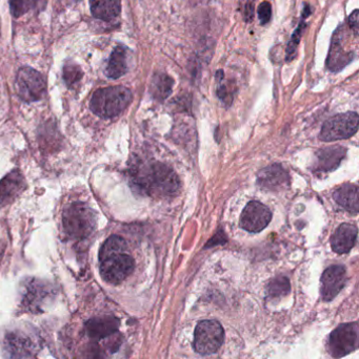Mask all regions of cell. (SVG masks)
<instances>
[{"mask_svg":"<svg viewBox=\"0 0 359 359\" xmlns=\"http://www.w3.org/2000/svg\"><path fill=\"white\" fill-rule=\"evenodd\" d=\"M35 343L21 332L8 333L4 339V352L8 359L29 358L35 352Z\"/></svg>","mask_w":359,"mask_h":359,"instance_id":"cell-13","label":"cell"},{"mask_svg":"<svg viewBox=\"0 0 359 359\" xmlns=\"http://www.w3.org/2000/svg\"><path fill=\"white\" fill-rule=\"evenodd\" d=\"M46 4L48 0H10L11 13L18 18L30 11H44Z\"/></svg>","mask_w":359,"mask_h":359,"instance_id":"cell-23","label":"cell"},{"mask_svg":"<svg viewBox=\"0 0 359 359\" xmlns=\"http://www.w3.org/2000/svg\"><path fill=\"white\" fill-rule=\"evenodd\" d=\"M358 128V115L356 113H346L329 119L324 124L320 133V140H343L356 134Z\"/></svg>","mask_w":359,"mask_h":359,"instance_id":"cell-8","label":"cell"},{"mask_svg":"<svg viewBox=\"0 0 359 359\" xmlns=\"http://www.w3.org/2000/svg\"><path fill=\"white\" fill-rule=\"evenodd\" d=\"M130 181L137 191L157 198H173L181 188L176 172L160 162L137 164L130 170Z\"/></svg>","mask_w":359,"mask_h":359,"instance_id":"cell-1","label":"cell"},{"mask_svg":"<svg viewBox=\"0 0 359 359\" xmlns=\"http://www.w3.org/2000/svg\"><path fill=\"white\" fill-rule=\"evenodd\" d=\"M54 297L55 290L52 285L44 280L31 278L25 280L23 284L21 303L27 311L38 313L44 311L46 305H48Z\"/></svg>","mask_w":359,"mask_h":359,"instance_id":"cell-6","label":"cell"},{"mask_svg":"<svg viewBox=\"0 0 359 359\" xmlns=\"http://www.w3.org/2000/svg\"><path fill=\"white\" fill-rule=\"evenodd\" d=\"M348 29L345 25H339L335 33L333 34L331 42L330 52L327 59V67L331 72H339L353 61L355 52L353 50H347Z\"/></svg>","mask_w":359,"mask_h":359,"instance_id":"cell-9","label":"cell"},{"mask_svg":"<svg viewBox=\"0 0 359 359\" xmlns=\"http://www.w3.org/2000/svg\"><path fill=\"white\" fill-rule=\"evenodd\" d=\"M242 14H244L246 22H251L253 20L254 18V0H246Z\"/></svg>","mask_w":359,"mask_h":359,"instance_id":"cell-28","label":"cell"},{"mask_svg":"<svg viewBox=\"0 0 359 359\" xmlns=\"http://www.w3.org/2000/svg\"><path fill=\"white\" fill-rule=\"evenodd\" d=\"M129 71V48L119 44L114 48L105 67V75L111 79H118Z\"/></svg>","mask_w":359,"mask_h":359,"instance_id":"cell-18","label":"cell"},{"mask_svg":"<svg viewBox=\"0 0 359 359\" xmlns=\"http://www.w3.org/2000/svg\"><path fill=\"white\" fill-rule=\"evenodd\" d=\"M310 14H311V8H310V6H308V4H306L305 8H303V18H307Z\"/></svg>","mask_w":359,"mask_h":359,"instance_id":"cell-30","label":"cell"},{"mask_svg":"<svg viewBox=\"0 0 359 359\" xmlns=\"http://www.w3.org/2000/svg\"><path fill=\"white\" fill-rule=\"evenodd\" d=\"M290 282L285 276H278L269 283L267 287V293L270 297H282L290 292Z\"/></svg>","mask_w":359,"mask_h":359,"instance_id":"cell-24","label":"cell"},{"mask_svg":"<svg viewBox=\"0 0 359 359\" xmlns=\"http://www.w3.org/2000/svg\"><path fill=\"white\" fill-rule=\"evenodd\" d=\"M346 155V149L344 147H333L328 149H320L316 154L315 168L314 170L318 172H331L337 170Z\"/></svg>","mask_w":359,"mask_h":359,"instance_id":"cell-19","label":"cell"},{"mask_svg":"<svg viewBox=\"0 0 359 359\" xmlns=\"http://www.w3.org/2000/svg\"><path fill=\"white\" fill-rule=\"evenodd\" d=\"M17 94L25 102L40 100L46 93V81L39 72L30 67L19 69L16 77Z\"/></svg>","mask_w":359,"mask_h":359,"instance_id":"cell-7","label":"cell"},{"mask_svg":"<svg viewBox=\"0 0 359 359\" xmlns=\"http://www.w3.org/2000/svg\"><path fill=\"white\" fill-rule=\"evenodd\" d=\"M91 12L95 18L100 20H115L122 12V0H89Z\"/></svg>","mask_w":359,"mask_h":359,"instance_id":"cell-20","label":"cell"},{"mask_svg":"<svg viewBox=\"0 0 359 359\" xmlns=\"http://www.w3.org/2000/svg\"><path fill=\"white\" fill-rule=\"evenodd\" d=\"M306 27H307V25H306L305 21H301L297 29H295L294 33H293L290 42H289L288 46H287V61L293 60L295 56H296L297 48H299V43H301V37H303V33L305 31Z\"/></svg>","mask_w":359,"mask_h":359,"instance_id":"cell-25","label":"cell"},{"mask_svg":"<svg viewBox=\"0 0 359 359\" xmlns=\"http://www.w3.org/2000/svg\"><path fill=\"white\" fill-rule=\"evenodd\" d=\"M223 339L225 332L217 320H202L194 333V349L200 355H210L221 349Z\"/></svg>","mask_w":359,"mask_h":359,"instance_id":"cell-5","label":"cell"},{"mask_svg":"<svg viewBox=\"0 0 359 359\" xmlns=\"http://www.w3.org/2000/svg\"><path fill=\"white\" fill-rule=\"evenodd\" d=\"M348 25H349V29H351L352 33H353L354 36L358 37V10H354L353 13H351V15L349 16V19H348Z\"/></svg>","mask_w":359,"mask_h":359,"instance_id":"cell-29","label":"cell"},{"mask_svg":"<svg viewBox=\"0 0 359 359\" xmlns=\"http://www.w3.org/2000/svg\"><path fill=\"white\" fill-rule=\"evenodd\" d=\"M347 280L345 267L343 266H331L325 270L322 276L320 293L325 302L332 301L344 288Z\"/></svg>","mask_w":359,"mask_h":359,"instance_id":"cell-12","label":"cell"},{"mask_svg":"<svg viewBox=\"0 0 359 359\" xmlns=\"http://www.w3.org/2000/svg\"><path fill=\"white\" fill-rule=\"evenodd\" d=\"M82 76H84V73H82L81 67L79 65L72 62V61L65 63V67H63V77L67 86L71 88L74 84L79 82Z\"/></svg>","mask_w":359,"mask_h":359,"instance_id":"cell-26","label":"cell"},{"mask_svg":"<svg viewBox=\"0 0 359 359\" xmlns=\"http://www.w3.org/2000/svg\"><path fill=\"white\" fill-rule=\"evenodd\" d=\"M289 175L280 164L263 168L257 177V183L263 189L280 190L289 184Z\"/></svg>","mask_w":359,"mask_h":359,"instance_id":"cell-16","label":"cell"},{"mask_svg":"<svg viewBox=\"0 0 359 359\" xmlns=\"http://www.w3.org/2000/svg\"><path fill=\"white\" fill-rule=\"evenodd\" d=\"M331 354L333 358H341L358 348V323L341 325L333 331L329 341Z\"/></svg>","mask_w":359,"mask_h":359,"instance_id":"cell-10","label":"cell"},{"mask_svg":"<svg viewBox=\"0 0 359 359\" xmlns=\"http://www.w3.org/2000/svg\"><path fill=\"white\" fill-rule=\"evenodd\" d=\"M358 240V228L352 224H343L331 238L333 251L339 255L349 252Z\"/></svg>","mask_w":359,"mask_h":359,"instance_id":"cell-17","label":"cell"},{"mask_svg":"<svg viewBox=\"0 0 359 359\" xmlns=\"http://www.w3.org/2000/svg\"><path fill=\"white\" fill-rule=\"evenodd\" d=\"M25 181L19 170H13L0 181V206L12 203L25 190Z\"/></svg>","mask_w":359,"mask_h":359,"instance_id":"cell-15","label":"cell"},{"mask_svg":"<svg viewBox=\"0 0 359 359\" xmlns=\"http://www.w3.org/2000/svg\"><path fill=\"white\" fill-rule=\"evenodd\" d=\"M99 262L101 278L109 284H120L134 271V259L129 255L128 245L122 236H110L103 243Z\"/></svg>","mask_w":359,"mask_h":359,"instance_id":"cell-2","label":"cell"},{"mask_svg":"<svg viewBox=\"0 0 359 359\" xmlns=\"http://www.w3.org/2000/svg\"><path fill=\"white\" fill-rule=\"evenodd\" d=\"M333 198L352 215H358L359 211L358 187L354 184L345 185L335 190Z\"/></svg>","mask_w":359,"mask_h":359,"instance_id":"cell-21","label":"cell"},{"mask_svg":"<svg viewBox=\"0 0 359 359\" xmlns=\"http://www.w3.org/2000/svg\"><path fill=\"white\" fill-rule=\"evenodd\" d=\"M272 219V212L263 203H248L240 217V227L246 231L257 233L263 231Z\"/></svg>","mask_w":359,"mask_h":359,"instance_id":"cell-11","label":"cell"},{"mask_svg":"<svg viewBox=\"0 0 359 359\" xmlns=\"http://www.w3.org/2000/svg\"><path fill=\"white\" fill-rule=\"evenodd\" d=\"M257 15H259V22L261 25H268L272 17L271 4L269 1L261 2L257 8Z\"/></svg>","mask_w":359,"mask_h":359,"instance_id":"cell-27","label":"cell"},{"mask_svg":"<svg viewBox=\"0 0 359 359\" xmlns=\"http://www.w3.org/2000/svg\"><path fill=\"white\" fill-rule=\"evenodd\" d=\"M96 223V212L84 203H72L63 210V229L72 240H84L90 236L95 231Z\"/></svg>","mask_w":359,"mask_h":359,"instance_id":"cell-3","label":"cell"},{"mask_svg":"<svg viewBox=\"0 0 359 359\" xmlns=\"http://www.w3.org/2000/svg\"><path fill=\"white\" fill-rule=\"evenodd\" d=\"M173 86H174V80L170 76L164 73H157L152 79L150 92L156 100L164 101L172 93Z\"/></svg>","mask_w":359,"mask_h":359,"instance_id":"cell-22","label":"cell"},{"mask_svg":"<svg viewBox=\"0 0 359 359\" xmlns=\"http://www.w3.org/2000/svg\"><path fill=\"white\" fill-rule=\"evenodd\" d=\"M119 320L114 316H103V318H94L86 323V332L91 339H99L111 337L117 332L119 328Z\"/></svg>","mask_w":359,"mask_h":359,"instance_id":"cell-14","label":"cell"},{"mask_svg":"<svg viewBox=\"0 0 359 359\" xmlns=\"http://www.w3.org/2000/svg\"><path fill=\"white\" fill-rule=\"evenodd\" d=\"M132 101V93L124 86H110L96 90L91 99V111L100 118L110 119L119 115Z\"/></svg>","mask_w":359,"mask_h":359,"instance_id":"cell-4","label":"cell"}]
</instances>
